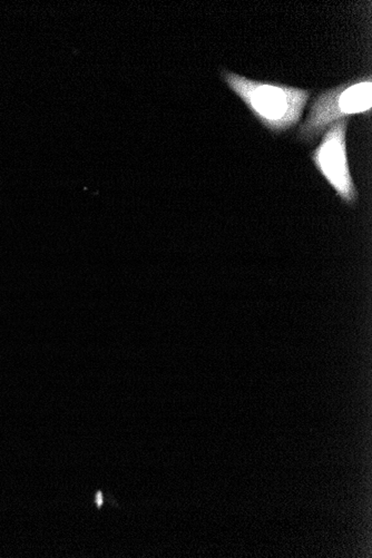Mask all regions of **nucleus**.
Instances as JSON below:
<instances>
[{
  "label": "nucleus",
  "instance_id": "f257e3e1",
  "mask_svg": "<svg viewBox=\"0 0 372 558\" xmlns=\"http://www.w3.org/2000/svg\"><path fill=\"white\" fill-rule=\"evenodd\" d=\"M221 76L253 116L275 134L289 131L298 124L311 96V91L273 81L253 80L228 69H222Z\"/></svg>",
  "mask_w": 372,
  "mask_h": 558
},
{
  "label": "nucleus",
  "instance_id": "f03ea898",
  "mask_svg": "<svg viewBox=\"0 0 372 558\" xmlns=\"http://www.w3.org/2000/svg\"><path fill=\"white\" fill-rule=\"evenodd\" d=\"M372 109L371 76L353 79L319 94L309 114L298 129L301 142L311 143L333 123L354 115H370Z\"/></svg>",
  "mask_w": 372,
  "mask_h": 558
},
{
  "label": "nucleus",
  "instance_id": "7ed1b4c3",
  "mask_svg": "<svg viewBox=\"0 0 372 558\" xmlns=\"http://www.w3.org/2000/svg\"><path fill=\"white\" fill-rule=\"evenodd\" d=\"M349 119L333 123L322 136L321 143L311 153V160L340 198L348 205L358 201L347 151V129Z\"/></svg>",
  "mask_w": 372,
  "mask_h": 558
},
{
  "label": "nucleus",
  "instance_id": "20e7f679",
  "mask_svg": "<svg viewBox=\"0 0 372 558\" xmlns=\"http://www.w3.org/2000/svg\"><path fill=\"white\" fill-rule=\"evenodd\" d=\"M95 503L98 507H100L104 503V497H103V494L102 492H97L96 494V497H95Z\"/></svg>",
  "mask_w": 372,
  "mask_h": 558
}]
</instances>
